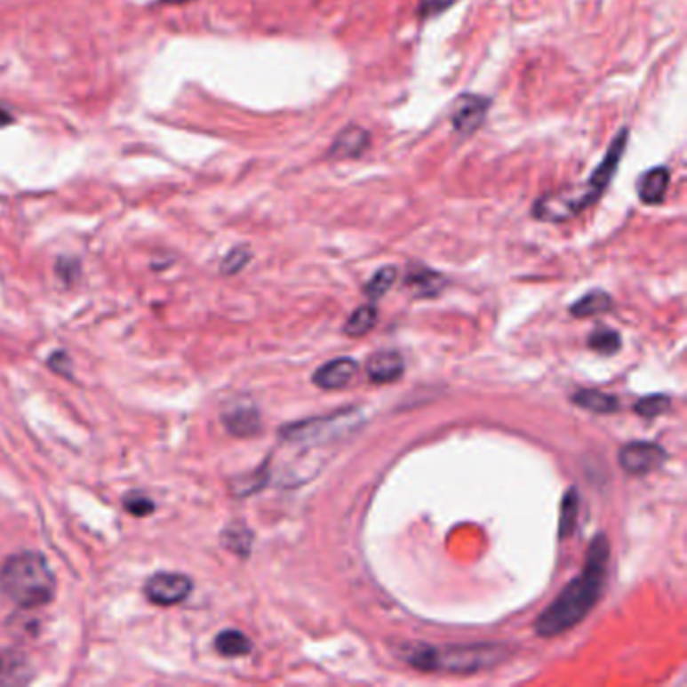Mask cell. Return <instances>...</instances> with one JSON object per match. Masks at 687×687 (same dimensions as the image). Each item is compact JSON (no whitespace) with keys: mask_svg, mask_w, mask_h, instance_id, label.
<instances>
[{"mask_svg":"<svg viewBox=\"0 0 687 687\" xmlns=\"http://www.w3.org/2000/svg\"><path fill=\"white\" fill-rule=\"evenodd\" d=\"M609 566V540L605 534H596L587 548V561L577 579L563 588V593L542 611L534 623L536 635L556 637L572 629L591 613L601 599Z\"/></svg>","mask_w":687,"mask_h":687,"instance_id":"obj_1","label":"cell"},{"mask_svg":"<svg viewBox=\"0 0 687 687\" xmlns=\"http://www.w3.org/2000/svg\"><path fill=\"white\" fill-rule=\"evenodd\" d=\"M627 140H629V130H621L617 133V138L611 141L605 157L596 165L585 186L564 188V190L540 196L532 206V216L536 220L553 224L566 222L571 220V218L579 216L580 212H585L588 206H593V204L601 198L603 192L607 190L611 180H613L617 173L619 162H621L625 154Z\"/></svg>","mask_w":687,"mask_h":687,"instance_id":"obj_2","label":"cell"},{"mask_svg":"<svg viewBox=\"0 0 687 687\" xmlns=\"http://www.w3.org/2000/svg\"><path fill=\"white\" fill-rule=\"evenodd\" d=\"M397 655L411 667L440 674L472 675L480 671L492 669L508 659L510 651L504 645L496 643H474V645H427V643H403L397 647Z\"/></svg>","mask_w":687,"mask_h":687,"instance_id":"obj_3","label":"cell"},{"mask_svg":"<svg viewBox=\"0 0 687 687\" xmlns=\"http://www.w3.org/2000/svg\"><path fill=\"white\" fill-rule=\"evenodd\" d=\"M0 588L19 607H43L55 595V575L41 555L20 553L0 569Z\"/></svg>","mask_w":687,"mask_h":687,"instance_id":"obj_4","label":"cell"},{"mask_svg":"<svg viewBox=\"0 0 687 687\" xmlns=\"http://www.w3.org/2000/svg\"><path fill=\"white\" fill-rule=\"evenodd\" d=\"M357 424V410H345L327 415V418H311L284 426L281 429V435L289 442H327L335 440L337 435L347 434Z\"/></svg>","mask_w":687,"mask_h":687,"instance_id":"obj_5","label":"cell"},{"mask_svg":"<svg viewBox=\"0 0 687 687\" xmlns=\"http://www.w3.org/2000/svg\"><path fill=\"white\" fill-rule=\"evenodd\" d=\"M667 459V451L653 442H631L619 450V464L625 472L643 475L659 467Z\"/></svg>","mask_w":687,"mask_h":687,"instance_id":"obj_6","label":"cell"},{"mask_svg":"<svg viewBox=\"0 0 687 687\" xmlns=\"http://www.w3.org/2000/svg\"><path fill=\"white\" fill-rule=\"evenodd\" d=\"M192 593V580L180 572H157L146 583V596L154 605L170 607Z\"/></svg>","mask_w":687,"mask_h":687,"instance_id":"obj_7","label":"cell"},{"mask_svg":"<svg viewBox=\"0 0 687 687\" xmlns=\"http://www.w3.org/2000/svg\"><path fill=\"white\" fill-rule=\"evenodd\" d=\"M490 101L482 95H462L458 97L456 108L451 111V125L459 135H472L484 124Z\"/></svg>","mask_w":687,"mask_h":687,"instance_id":"obj_8","label":"cell"},{"mask_svg":"<svg viewBox=\"0 0 687 687\" xmlns=\"http://www.w3.org/2000/svg\"><path fill=\"white\" fill-rule=\"evenodd\" d=\"M369 143H371V138H369L367 130H363V127L359 125H349L337 135L333 143H331L329 157L335 162L355 160V157H359L361 154L367 152Z\"/></svg>","mask_w":687,"mask_h":687,"instance_id":"obj_9","label":"cell"},{"mask_svg":"<svg viewBox=\"0 0 687 687\" xmlns=\"http://www.w3.org/2000/svg\"><path fill=\"white\" fill-rule=\"evenodd\" d=\"M357 371V361L349 357H339L324 363L321 369H316L313 381L315 385H319L321 389H343L355 379Z\"/></svg>","mask_w":687,"mask_h":687,"instance_id":"obj_10","label":"cell"},{"mask_svg":"<svg viewBox=\"0 0 687 687\" xmlns=\"http://www.w3.org/2000/svg\"><path fill=\"white\" fill-rule=\"evenodd\" d=\"M403 357L397 351H377L367 359L365 371L373 383H391L403 375Z\"/></svg>","mask_w":687,"mask_h":687,"instance_id":"obj_11","label":"cell"},{"mask_svg":"<svg viewBox=\"0 0 687 687\" xmlns=\"http://www.w3.org/2000/svg\"><path fill=\"white\" fill-rule=\"evenodd\" d=\"M222 421L226 429H228L232 435L238 437H251L260 432V413L256 411V407L252 405L230 407V410L222 415Z\"/></svg>","mask_w":687,"mask_h":687,"instance_id":"obj_12","label":"cell"},{"mask_svg":"<svg viewBox=\"0 0 687 687\" xmlns=\"http://www.w3.org/2000/svg\"><path fill=\"white\" fill-rule=\"evenodd\" d=\"M405 286L413 292V297H435L443 289V278L435 270L415 264L407 270Z\"/></svg>","mask_w":687,"mask_h":687,"instance_id":"obj_13","label":"cell"},{"mask_svg":"<svg viewBox=\"0 0 687 687\" xmlns=\"http://www.w3.org/2000/svg\"><path fill=\"white\" fill-rule=\"evenodd\" d=\"M669 188V170L667 168H651L647 170L637 182V194L643 204H659L666 198Z\"/></svg>","mask_w":687,"mask_h":687,"instance_id":"obj_14","label":"cell"},{"mask_svg":"<svg viewBox=\"0 0 687 687\" xmlns=\"http://www.w3.org/2000/svg\"><path fill=\"white\" fill-rule=\"evenodd\" d=\"M572 403H577L579 407H583L587 411L593 413H615L619 410V402L615 395L603 394V391L596 389H579L577 394H572L571 397Z\"/></svg>","mask_w":687,"mask_h":687,"instance_id":"obj_15","label":"cell"},{"mask_svg":"<svg viewBox=\"0 0 687 687\" xmlns=\"http://www.w3.org/2000/svg\"><path fill=\"white\" fill-rule=\"evenodd\" d=\"M611 305H613V300H611L609 294L605 291L596 289L583 294L575 305H571L569 311L572 316H577V319H585V316L609 311Z\"/></svg>","mask_w":687,"mask_h":687,"instance_id":"obj_16","label":"cell"},{"mask_svg":"<svg viewBox=\"0 0 687 687\" xmlns=\"http://www.w3.org/2000/svg\"><path fill=\"white\" fill-rule=\"evenodd\" d=\"M216 651L224 657H243L251 653L252 643L243 631L236 629H226L216 637Z\"/></svg>","mask_w":687,"mask_h":687,"instance_id":"obj_17","label":"cell"},{"mask_svg":"<svg viewBox=\"0 0 687 687\" xmlns=\"http://www.w3.org/2000/svg\"><path fill=\"white\" fill-rule=\"evenodd\" d=\"M579 518V492L575 488L566 490V494L561 502V520H558V536L563 540L575 532Z\"/></svg>","mask_w":687,"mask_h":687,"instance_id":"obj_18","label":"cell"},{"mask_svg":"<svg viewBox=\"0 0 687 687\" xmlns=\"http://www.w3.org/2000/svg\"><path fill=\"white\" fill-rule=\"evenodd\" d=\"M377 323V308L373 305H363L347 319L343 333L351 337H363L375 327Z\"/></svg>","mask_w":687,"mask_h":687,"instance_id":"obj_19","label":"cell"},{"mask_svg":"<svg viewBox=\"0 0 687 687\" xmlns=\"http://www.w3.org/2000/svg\"><path fill=\"white\" fill-rule=\"evenodd\" d=\"M397 281V268L395 267H383L377 270V273L369 278V283L365 284V294L371 300L383 297L385 292H387L391 286L395 284Z\"/></svg>","mask_w":687,"mask_h":687,"instance_id":"obj_20","label":"cell"},{"mask_svg":"<svg viewBox=\"0 0 687 687\" xmlns=\"http://www.w3.org/2000/svg\"><path fill=\"white\" fill-rule=\"evenodd\" d=\"M588 347L599 355H615L621 349V337L613 329H596L588 337Z\"/></svg>","mask_w":687,"mask_h":687,"instance_id":"obj_21","label":"cell"},{"mask_svg":"<svg viewBox=\"0 0 687 687\" xmlns=\"http://www.w3.org/2000/svg\"><path fill=\"white\" fill-rule=\"evenodd\" d=\"M669 407H671V399L663 394H657V395H647L643 399H639V402L633 405V410H635V413L641 415V418L651 419L667 413Z\"/></svg>","mask_w":687,"mask_h":687,"instance_id":"obj_22","label":"cell"},{"mask_svg":"<svg viewBox=\"0 0 687 687\" xmlns=\"http://www.w3.org/2000/svg\"><path fill=\"white\" fill-rule=\"evenodd\" d=\"M22 671H25V661L17 653H0V682H20Z\"/></svg>","mask_w":687,"mask_h":687,"instance_id":"obj_23","label":"cell"},{"mask_svg":"<svg viewBox=\"0 0 687 687\" xmlns=\"http://www.w3.org/2000/svg\"><path fill=\"white\" fill-rule=\"evenodd\" d=\"M251 540H252L251 532H248L244 526H238V528L230 526L228 531L224 532V545L243 556H246L248 550H251Z\"/></svg>","mask_w":687,"mask_h":687,"instance_id":"obj_24","label":"cell"},{"mask_svg":"<svg viewBox=\"0 0 687 687\" xmlns=\"http://www.w3.org/2000/svg\"><path fill=\"white\" fill-rule=\"evenodd\" d=\"M124 504H125V510L133 516H148L154 512V502L149 500V498L138 494V492L127 496Z\"/></svg>","mask_w":687,"mask_h":687,"instance_id":"obj_25","label":"cell"},{"mask_svg":"<svg viewBox=\"0 0 687 687\" xmlns=\"http://www.w3.org/2000/svg\"><path fill=\"white\" fill-rule=\"evenodd\" d=\"M251 260V252L246 248H234V251L226 256L222 262V270L226 275H234L238 273L240 268H244V264Z\"/></svg>","mask_w":687,"mask_h":687,"instance_id":"obj_26","label":"cell"},{"mask_svg":"<svg viewBox=\"0 0 687 687\" xmlns=\"http://www.w3.org/2000/svg\"><path fill=\"white\" fill-rule=\"evenodd\" d=\"M267 480H268V474H267V464H264L259 472H254L252 475H246L244 480H240L243 482V486H236V492H238V496L252 494L259 488H262Z\"/></svg>","mask_w":687,"mask_h":687,"instance_id":"obj_27","label":"cell"},{"mask_svg":"<svg viewBox=\"0 0 687 687\" xmlns=\"http://www.w3.org/2000/svg\"><path fill=\"white\" fill-rule=\"evenodd\" d=\"M458 0H419V17L434 19L443 11L451 9Z\"/></svg>","mask_w":687,"mask_h":687,"instance_id":"obj_28","label":"cell"},{"mask_svg":"<svg viewBox=\"0 0 687 687\" xmlns=\"http://www.w3.org/2000/svg\"><path fill=\"white\" fill-rule=\"evenodd\" d=\"M9 124H12L11 113H9V111H4L3 108H0V127H4V125H9Z\"/></svg>","mask_w":687,"mask_h":687,"instance_id":"obj_29","label":"cell"},{"mask_svg":"<svg viewBox=\"0 0 687 687\" xmlns=\"http://www.w3.org/2000/svg\"><path fill=\"white\" fill-rule=\"evenodd\" d=\"M160 3H164V4H184V3H190V0H160Z\"/></svg>","mask_w":687,"mask_h":687,"instance_id":"obj_30","label":"cell"}]
</instances>
